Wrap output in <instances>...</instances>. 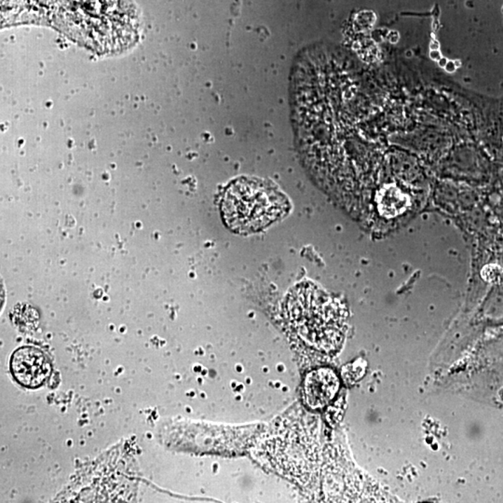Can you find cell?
Listing matches in <instances>:
<instances>
[{
  "label": "cell",
  "mask_w": 503,
  "mask_h": 503,
  "mask_svg": "<svg viewBox=\"0 0 503 503\" xmlns=\"http://www.w3.org/2000/svg\"><path fill=\"white\" fill-rule=\"evenodd\" d=\"M221 210L231 230L249 234L282 219L289 211V202L273 184L256 178H240L226 191Z\"/></svg>",
  "instance_id": "cell-1"
},
{
  "label": "cell",
  "mask_w": 503,
  "mask_h": 503,
  "mask_svg": "<svg viewBox=\"0 0 503 503\" xmlns=\"http://www.w3.org/2000/svg\"><path fill=\"white\" fill-rule=\"evenodd\" d=\"M11 369L17 383L29 389L41 387L52 372L49 359L34 347H22L15 350L11 356Z\"/></svg>",
  "instance_id": "cell-2"
},
{
  "label": "cell",
  "mask_w": 503,
  "mask_h": 503,
  "mask_svg": "<svg viewBox=\"0 0 503 503\" xmlns=\"http://www.w3.org/2000/svg\"><path fill=\"white\" fill-rule=\"evenodd\" d=\"M339 388L338 377L331 369L310 373L305 383V398L312 408H323L334 399Z\"/></svg>",
  "instance_id": "cell-3"
},
{
  "label": "cell",
  "mask_w": 503,
  "mask_h": 503,
  "mask_svg": "<svg viewBox=\"0 0 503 503\" xmlns=\"http://www.w3.org/2000/svg\"><path fill=\"white\" fill-rule=\"evenodd\" d=\"M487 278L492 282H502L503 281V273L501 268L496 267V266H491L490 268H488L487 270Z\"/></svg>",
  "instance_id": "cell-4"
}]
</instances>
